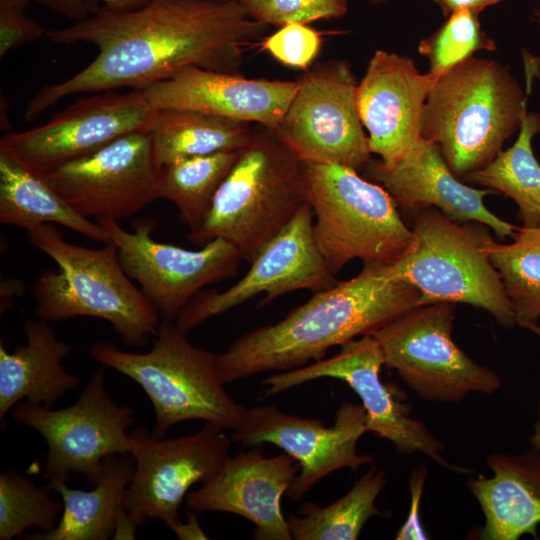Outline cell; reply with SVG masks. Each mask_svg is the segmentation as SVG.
Wrapping results in <instances>:
<instances>
[{"label": "cell", "mask_w": 540, "mask_h": 540, "mask_svg": "<svg viewBox=\"0 0 540 540\" xmlns=\"http://www.w3.org/2000/svg\"><path fill=\"white\" fill-rule=\"evenodd\" d=\"M268 27L238 0H150L131 10L100 9L47 31L54 43H89L97 55L69 79L42 87L28 101L24 118L33 121L77 93L142 89L189 66L239 74L244 47Z\"/></svg>", "instance_id": "1"}, {"label": "cell", "mask_w": 540, "mask_h": 540, "mask_svg": "<svg viewBox=\"0 0 540 540\" xmlns=\"http://www.w3.org/2000/svg\"><path fill=\"white\" fill-rule=\"evenodd\" d=\"M412 285L390 278L384 263H365L361 272L313 293L275 324L252 329L217 355L224 385L269 371H288L319 361L327 351L372 334L418 307Z\"/></svg>", "instance_id": "2"}, {"label": "cell", "mask_w": 540, "mask_h": 540, "mask_svg": "<svg viewBox=\"0 0 540 540\" xmlns=\"http://www.w3.org/2000/svg\"><path fill=\"white\" fill-rule=\"evenodd\" d=\"M31 245L51 257L59 271L45 270L32 285L35 316L58 321L90 316L109 322L130 347L147 345L161 316L126 274L116 245L101 248L70 243L55 224L27 231Z\"/></svg>", "instance_id": "3"}, {"label": "cell", "mask_w": 540, "mask_h": 540, "mask_svg": "<svg viewBox=\"0 0 540 540\" xmlns=\"http://www.w3.org/2000/svg\"><path fill=\"white\" fill-rule=\"evenodd\" d=\"M526 109V95L506 66L470 57L437 76L421 137L438 147L456 177H466L493 161Z\"/></svg>", "instance_id": "4"}, {"label": "cell", "mask_w": 540, "mask_h": 540, "mask_svg": "<svg viewBox=\"0 0 540 540\" xmlns=\"http://www.w3.org/2000/svg\"><path fill=\"white\" fill-rule=\"evenodd\" d=\"M306 163L263 125L218 189L200 227L188 240L197 245L222 238L251 262L307 202Z\"/></svg>", "instance_id": "5"}, {"label": "cell", "mask_w": 540, "mask_h": 540, "mask_svg": "<svg viewBox=\"0 0 540 540\" xmlns=\"http://www.w3.org/2000/svg\"><path fill=\"white\" fill-rule=\"evenodd\" d=\"M413 216L410 244L386 264L387 275L417 289L418 307L463 303L487 311L506 329L517 326L501 277L490 260L494 239L487 226L456 222L436 208Z\"/></svg>", "instance_id": "6"}, {"label": "cell", "mask_w": 540, "mask_h": 540, "mask_svg": "<svg viewBox=\"0 0 540 540\" xmlns=\"http://www.w3.org/2000/svg\"><path fill=\"white\" fill-rule=\"evenodd\" d=\"M89 354L142 387L153 405L152 433L157 437H165L172 426L192 419L235 430L247 410L225 390L217 372V355L195 347L175 322L161 321L146 353L97 342Z\"/></svg>", "instance_id": "7"}, {"label": "cell", "mask_w": 540, "mask_h": 540, "mask_svg": "<svg viewBox=\"0 0 540 540\" xmlns=\"http://www.w3.org/2000/svg\"><path fill=\"white\" fill-rule=\"evenodd\" d=\"M306 175L315 240L334 276L353 259L388 264L408 247L412 230L380 184L337 164L306 163Z\"/></svg>", "instance_id": "8"}, {"label": "cell", "mask_w": 540, "mask_h": 540, "mask_svg": "<svg viewBox=\"0 0 540 540\" xmlns=\"http://www.w3.org/2000/svg\"><path fill=\"white\" fill-rule=\"evenodd\" d=\"M106 367L95 371L77 401L52 409L29 401L17 403L11 417L39 432L48 452L42 476L53 490L81 475L94 486L104 459L113 454H133L135 441L128 429L135 423V410L119 405L104 387Z\"/></svg>", "instance_id": "9"}, {"label": "cell", "mask_w": 540, "mask_h": 540, "mask_svg": "<svg viewBox=\"0 0 540 540\" xmlns=\"http://www.w3.org/2000/svg\"><path fill=\"white\" fill-rule=\"evenodd\" d=\"M455 307L450 302L415 307L371 334L385 365L426 401L459 402L471 393L493 394L502 384L453 340Z\"/></svg>", "instance_id": "10"}, {"label": "cell", "mask_w": 540, "mask_h": 540, "mask_svg": "<svg viewBox=\"0 0 540 540\" xmlns=\"http://www.w3.org/2000/svg\"><path fill=\"white\" fill-rule=\"evenodd\" d=\"M281 122L272 129L305 163L337 164L361 171L371 160L357 107L358 82L345 60L309 67Z\"/></svg>", "instance_id": "11"}, {"label": "cell", "mask_w": 540, "mask_h": 540, "mask_svg": "<svg viewBox=\"0 0 540 540\" xmlns=\"http://www.w3.org/2000/svg\"><path fill=\"white\" fill-rule=\"evenodd\" d=\"M384 364L380 345L371 334H366L342 344L333 357L273 374L262 384L268 386L265 395L271 396L323 377L343 380L362 402L368 432L390 441L401 455L419 452L455 473H470L443 457L444 444L422 421L411 417V405L397 399L390 386L381 381Z\"/></svg>", "instance_id": "12"}, {"label": "cell", "mask_w": 540, "mask_h": 540, "mask_svg": "<svg viewBox=\"0 0 540 540\" xmlns=\"http://www.w3.org/2000/svg\"><path fill=\"white\" fill-rule=\"evenodd\" d=\"M97 222L116 245L126 274L140 285L162 321L176 322L204 286L234 276L243 260L222 238L209 241L199 250L158 242L151 236L153 219H138L133 231L113 218H98Z\"/></svg>", "instance_id": "13"}, {"label": "cell", "mask_w": 540, "mask_h": 540, "mask_svg": "<svg viewBox=\"0 0 540 540\" xmlns=\"http://www.w3.org/2000/svg\"><path fill=\"white\" fill-rule=\"evenodd\" d=\"M223 430L205 423L197 433L166 438L136 427L135 469L123 497L130 521L138 527L158 519L172 530L191 486L211 478L230 457L231 440Z\"/></svg>", "instance_id": "14"}, {"label": "cell", "mask_w": 540, "mask_h": 540, "mask_svg": "<svg viewBox=\"0 0 540 540\" xmlns=\"http://www.w3.org/2000/svg\"><path fill=\"white\" fill-rule=\"evenodd\" d=\"M160 170L150 130H140L38 175L79 214L117 220L160 198Z\"/></svg>", "instance_id": "15"}, {"label": "cell", "mask_w": 540, "mask_h": 540, "mask_svg": "<svg viewBox=\"0 0 540 540\" xmlns=\"http://www.w3.org/2000/svg\"><path fill=\"white\" fill-rule=\"evenodd\" d=\"M155 110L139 89L96 92L73 102L43 125L0 140L23 166L40 174L98 151L116 139L150 130Z\"/></svg>", "instance_id": "16"}, {"label": "cell", "mask_w": 540, "mask_h": 540, "mask_svg": "<svg viewBox=\"0 0 540 540\" xmlns=\"http://www.w3.org/2000/svg\"><path fill=\"white\" fill-rule=\"evenodd\" d=\"M314 216L304 204L290 222L269 240L250 262L247 273L224 291L199 292L175 324L187 333L207 319L223 314L264 293L258 307L296 290L317 293L337 280L329 271L315 240Z\"/></svg>", "instance_id": "17"}, {"label": "cell", "mask_w": 540, "mask_h": 540, "mask_svg": "<svg viewBox=\"0 0 540 540\" xmlns=\"http://www.w3.org/2000/svg\"><path fill=\"white\" fill-rule=\"evenodd\" d=\"M366 432V413L361 404L342 403L331 427L265 405L247 408L231 439L245 446L271 443L297 460L300 471L287 494L299 501L328 474L342 468L355 471L374 461L373 455L357 451L359 439Z\"/></svg>", "instance_id": "18"}, {"label": "cell", "mask_w": 540, "mask_h": 540, "mask_svg": "<svg viewBox=\"0 0 540 540\" xmlns=\"http://www.w3.org/2000/svg\"><path fill=\"white\" fill-rule=\"evenodd\" d=\"M437 76L422 74L411 58L377 50L357 86V107L371 154L386 166L402 159L421 138V120Z\"/></svg>", "instance_id": "19"}, {"label": "cell", "mask_w": 540, "mask_h": 540, "mask_svg": "<svg viewBox=\"0 0 540 540\" xmlns=\"http://www.w3.org/2000/svg\"><path fill=\"white\" fill-rule=\"evenodd\" d=\"M229 457L219 471L186 496L189 510L228 512L255 525L254 539L292 540L281 498L300 471L286 452L267 457L258 445Z\"/></svg>", "instance_id": "20"}, {"label": "cell", "mask_w": 540, "mask_h": 540, "mask_svg": "<svg viewBox=\"0 0 540 540\" xmlns=\"http://www.w3.org/2000/svg\"><path fill=\"white\" fill-rule=\"evenodd\" d=\"M297 88V81L248 79L189 66L139 90L155 110H193L275 129Z\"/></svg>", "instance_id": "21"}, {"label": "cell", "mask_w": 540, "mask_h": 540, "mask_svg": "<svg viewBox=\"0 0 540 540\" xmlns=\"http://www.w3.org/2000/svg\"><path fill=\"white\" fill-rule=\"evenodd\" d=\"M365 169L406 214L414 215L425 208H436L459 223H482L500 239L513 237L517 230L484 204V197L492 190L476 189L459 181L438 147L422 137L394 165L386 166L380 160H370Z\"/></svg>", "instance_id": "22"}, {"label": "cell", "mask_w": 540, "mask_h": 540, "mask_svg": "<svg viewBox=\"0 0 540 540\" xmlns=\"http://www.w3.org/2000/svg\"><path fill=\"white\" fill-rule=\"evenodd\" d=\"M485 463L492 476L467 481L485 519L477 538L518 540L528 534L539 539L540 452L531 447L518 454L497 452Z\"/></svg>", "instance_id": "23"}, {"label": "cell", "mask_w": 540, "mask_h": 540, "mask_svg": "<svg viewBox=\"0 0 540 540\" xmlns=\"http://www.w3.org/2000/svg\"><path fill=\"white\" fill-rule=\"evenodd\" d=\"M26 344L9 352L0 341V422L22 400L52 408L59 398L80 384L68 373L63 358L72 346L57 338L50 322L40 318L24 321Z\"/></svg>", "instance_id": "24"}, {"label": "cell", "mask_w": 540, "mask_h": 540, "mask_svg": "<svg viewBox=\"0 0 540 540\" xmlns=\"http://www.w3.org/2000/svg\"><path fill=\"white\" fill-rule=\"evenodd\" d=\"M135 469L129 453L104 459L102 473L90 490L71 489L67 484L54 488L60 494L63 511L57 527L23 537L26 540H107L113 538L123 497Z\"/></svg>", "instance_id": "25"}, {"label": "cell", "mask_w": 540, "mask_h": 540, "mask_svg": "<svg viewBox=\"0 0 540 540\" xmlns=\"http://www.w3.org/2000/svg\"><path fill=\"white\" fill-rule=\"evenodd\" d=\"M0 222L26 231L42 224H60L94 241L109 242L98 222H92L74 210L38 174L23 166L2 145Z\"/></svg>", "instance_id": "26"}, {"label": "cell", "mask_w": 540, "mask_h": 540, "mask_svg": "<svg viewBox=\"0 0 540 540\" xmlns=\"http://www.w3.org/2000/svg\"><path fill=\"white\" fill-rule=\"evenodd\" d=\"M254 124L183 109L157 110L150 129L160 167L178 159L239 151L250 141Z\"/></svg>", "instance_id": "27"}, {"label": "cell", "mask_w": 540, "mask_h": 540, "mask_svg": "<svg viewBox=\"0 0 540 540\" xmlns=\"http://www.w3.org/2000/svg\"><path fill=\"white\" fill-rule=\"evenodd\" d=\"M387 483L386 470L372 465L337 501L319 506L306 502L301 516L290 513L287 524L295 540H356L366 522L379 514L376 499Z\"/></svg>", "instance_id": "28"}, {"label": "cell", "mask_w": 540, "mask_h": 540, "mask_svg": "<svg viewBox=\"0 0 540 540\" xmlns=\"http://www.w3.org/2000/svg\"><path fill=\"white\" fill-rule=\"evenodd\" d=\"M539 132L540 115L526 109L515 143L501 150L487 166L465 177L511 198L525 227L537 226L534 202L540 195V164L532 150V139Z\"/></svg>", "instance_id": "29"}, {"label": "cell", "mask_w": 540, "mask_h": 540, "mask_svg": "<svg viewBox=\"0 0 540 540\" xmlns=\"http://www.w3.org/2000/svg\"><path fill=\"white\" fill-rule=\"evenodd\" d=\"M239 151L217 152L175 160L161 167L160 198L178 209L190 232L205 220L215 195L228 176Z\"/></svg>", "instance_id": "30"}, {"label": "cell", "mask_w": 540, "mask_h": 540, "mask_svg": "<svg viewBox=\"0 0 540 540\" xmlns=\"http://www.w3.org/2000/svg\"><path fill=\"white\" fill-rule=\"evenodd\" d=\"M513 242L491 244L490 260L498 271L516 323L528 329L540 319V224L517 228Z\"/></svg>", "instance_id": "31"}, {"label": "cell", "mask_w": 540, "mask_h": 540, "mask_svg": "<svg viewBox=\"0 0 540 540\" xmlns=\"http://www.w3.org/2000/svg\"><path fill=\"white\" fill-rule=\"evenodd\" d=\"M52 490L49 483L38 486L18 471L2 472L0 540L20 538L29 527L40 531L55 529L63 511V502L52 497Z\"/></svg>", "instance_id": "32"}, {"label": "cell", "mask_w": 540, "mask_h": 540, "mask_svg": "<svg viewBox=\"0 0 540 540\" xmlns=\"http://www.w3.org/2000/svg\"><path fill=\"white\" fill-rule=\"evenodd\" d=\"M478 16L467 8L455 10L440 28L420 42L418 51L428 60L431 74L439 76L478 50L496 49L495 42L482 31Z\"/></svg>", "instance_id": "33"}, {"label": "cell", "mask_w": 540, "mask_h": 540, "mask_svg": "<svg viewBox=\"0 0 540 540\" xmlns=\"http://www.w3.org/2000/svg\"><path fill=\"white\" fill-rule=\"evenodd\" d=\"M321 45L320 34L302 23L285 24L263 42L264 49L278 62L302 70L313 65Z\"/></svg>", "instance_id": "34"}, {"label": "cell", "mask_w": 540, "mask_h": 540, "mask_svg": "<svg viewBox=\"0 0 540 540\" xmlns=\"http://www.w3.org/2000/svg\"><path fill=\"white\" fill-rule=\"evenodd\" d=\"M348 12L347 0H267L252 15L267 25L309 24L330 20Z\"/></svg>", "instance_id": "35"}, {"label": "cell", "mask_w": 540, "mask_h": 540, "mask_svg": "<svg viewBox=\"0 0 540 540\" xmlns=\"http://www.w3.org/2000/svg\"><path fill=\"white\" fill-rule=\"evenodd\" d=\"M34 0H0V58L29 42L46 37L47 29L27 16Z\"/></svg>", "instance_id": "36"}, {"label": "cell", "mask_w": 540, "mask_h": 540, "mask_svg": "<svg viewBox=\"0 0 540 540\" xmlns=\"http://www.w3.org/2000/svg\"><path fill=\"white\" fill-rule=\"evenodd\" d=\"M148 1L150 0H34V3L77 22L100 9L125 11L138 8Z\"/></svg>", "instance_id": "37"}, {"label": "cell", "mask_w": 540, "mask_h": 540, "mask_svg": "<svg viewBox=\"0 0 540 540\" xmlns=\"http://www.w3.org/2000/svg\"><path fill=\"white\" fill-rule=\"evenodd\" d=\"M426 469L425 467L415 468L411 473L410 489H411V509L410 513L396 535L398 540L406 539H427L424 529L419 523L418 506L420 503L423 486L425 482Z\"/></svg>", "instance_id": "38"}, {"label": "cell", "mask_w": 540, "mask_h": 540, "mask_svg": "<svg viewBox=\"0 0 540 540\" xmlns=\"http://www.w3.org/2000/svg\"><path fill=\"white\" fill-rule=\"evenodd\" d=\"M448 16L458 9L467 8L480 14L486 7L497 4L501 0H432Z\"/></svg>", "instance_id": "39"}, {"label": "cell", "mask_w": 540, "mask_h": 540, "mask_svg": "<svg viewBox=\"0 0 540 540\" xmlns=\"http://www.w3.org/2000/svg\"><path fill=\"white\" fill-rule=\"evenodd\" d=\"M186 522H179L172 531L178 536L179 539H208L204 531L199 525L196 512L187 511Z\"/></svg>", "instance_id": "40"}, {"label": "cell", "mask_w": 540, "mask_h": 540, "mask_svg": "<svg viewBox=\"0 0 540 540\" xmlns=\"http://www.w3.org/2000/svg\"><path fill=\"white\" fill-rule=\"evenodd\" d=\"M25 285L20 280L5 279L1 282V314L12 306L13 299L22 295Z\"/></svg>", "instance_id": "41"}, {"label": "cell", "mask_w": 540, "mask_h": 540, "mask_svg": "<svg viewBox=\"0 0 540 540\" xmlns=\"http://www.w3.org/2000/svg\"><path fill=\"white\" fill-rule=\"evenodd\" d=\"M528 329L540 337V326L538 324L531 325ZM528 442L531 448L540 452V399L536 409V420L532 425V432L528 438Z\"/></svg>", "instance_id": "42"}, {"label": "cell", "mask_w": 540, "mask_h": 540, "mask_svg": "<svg viewBox=\"0 0 540 540\" xmlns=\"http://www.w3.org/2000/svg\"><path fill=\"white\" fill-rule=\"evenodd\" d=\"M242 6L247 10L249 15L252 17V15L256 12V10L267 0H238Z\"/></svg>", "instance_id": "43"}, {"label": "cell", "mask_w": 540, "mask_h": 540, "mask_svg": "<svg viewBox=\"0 0 540 540\" xmlns=\"http://www.w3.org/2000/svg\"><path fill=\"white\" fill-rule=\"evenodd\" d=\"M534 214H535L537 225H539L540 224V195L535 199V202H534Z\"/></svg>", "instance_id": "44"}, {"label": "cell", "mask_w": 540, "mask_h": 540, "mask_svg": "<svg viewBox=\"0 0 540 540\" xmlns=\"http://www.w3.org/2000/svg\"><path fill=\"white\" fill-rule=\"evenodd\" d=\"M535 22L540 26V7L536 8L533 12Z\"/></svg>", "instance_id": "45"}, {"label": "cell", "mask_w": 540, "mask_h": 540, "mask_svg": "<svg viewBox=\"0 0 540 540\" xmlns=\"http://www.w3.org/2000/svg\"><path fill=\"white\" fill-rule=\"evenodd\" d=\"M372 5H379L385 3L387 0H367Z\"/></svg>", "instance_id": "46"}]
</instances>
